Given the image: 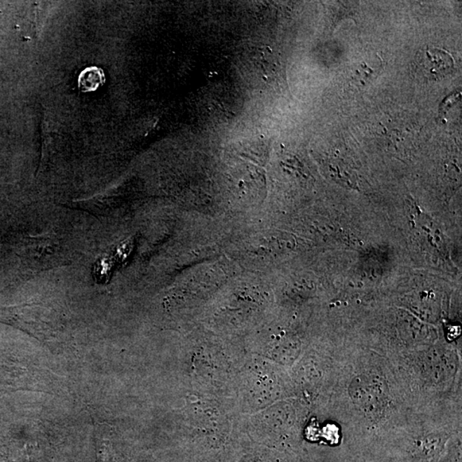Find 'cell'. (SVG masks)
Returning <instances> with one entry per match:
<instances>
[{"label": "cell", "instance_id": "cell-1", "mask_svg": "<svg viewBox=\"0 0 462 462\" xmlns=\"http://www.w3.org/2000/svg\"><path fill=\"white\" fill-rule=\"evenodd\" d=\"M106 81V75L103 69L96 66H91L81 72L79 77V88L83 93L95 92L102 88Z\"/></svg>", "mask_w": 462, "mask_h": 462}]
</instances>
